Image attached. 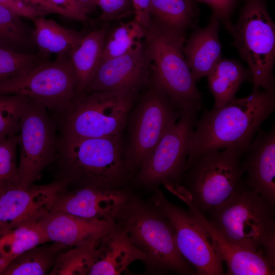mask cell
I'll return each instance as SVG.
<instances>
[{"label": "cell", "mask_w": 275, "mask_h": 275, "mask_svg": "<svg viewBox=\"0 0 275 275\" xmlns=\"http://www.w3.org/2000/svg\"><path fill=\"white\" fill-rule=\"evenodd\" d=\"M135 93L96 91L74 96L62 113L52 115L59 134L101 138L121 134Z\"/></svg>", "instance_id": "6"}, {"label": "cell", "mask_w": 275, "mask_h": 275, "mask_svg": "<svg viewBox=\"0 0 275 275\" xmlns=\"http://www.w3.org/2000/svg\"><path fill=\"white\" fill-rule=\"evenodd\" d=\"M165 188L182 201L204 230L214 251L227 265V275L274 274V266L262 254L243 250L230 243L192 203L185 186L168 182Z\"/></svg>", "instance_id": "15"}, {"label": "cell", "mask_w": 275, "mask_h": 275, "mask_svg": "<svg viewBox=\"0 0 275 275\" xmlns=\"http://www.w3.org/2000/svg\"><path fill=\"white\" fill-rule=\"evenodd\" d=\"M76 76L70 54H58L0 85V94H19L41 102L52 115L70 105L76 92Z\"/></svg>", "instance_id": "9"}, {"label": "cell", "mask_w": 275, "mask_h": 275, "mask_svg": "<svg viewBox=\"0 0 275 275\" xmlns=\"http://www.w3.org/2000/svg\"><path fill=\"white\" fill-rule=\"evenodd\" d=\"M4 268H4L3 266H2L1 265H0V275H1V273H2V271H3V270L4 269Z\"/></svg>", "instance_id": "41"}, {"label": "cell", "mask_w": 275, "mask_h": 275, "mask_svg": "<svg viewBox=\"0 0 275 275\" xmlns=\"http://www.w3.org/2000/svg\"><path fill=\"white\" fill-rule=\"evenodd\" d=\"M150 69V61L142 42L121 56L101 62L85 92L136 93L148 84Z\"/></svg>", "instance_id": "16"}, {"label": "cell", "mask_w": 275, "mask_h": 275, "mask_svg": "<svg viewBox=\"0 0 275 275\" xmlns=\"http://www.w3.org/2000/svg\"><path fill=\"white\" fill-rule=\"evenodd\" d=\"M57 178L75 188L95 186L118 188L126 179L121 134L101 138L59 135Z\"/></svg>", "instance_id": "2"}, {"label": "cell", "mask_w": 275, "mask_h": 275, "mask_svg": "<svg viewBox=\"0 0 275 275\" xmlns=\"http://www.w3.org/2000/svg\"><path fill=\"white\" fill-rule=\"evenodd\" d=\"M243 153L235 147L212 151L186 170L184 186L192 203L201 212L212 214L245 187L240 161Z\"/></svg>", "instance_id": "8"}, {"label": "cell", "mask_w": 275, "mask_h": 275, "mask_svg": "<svg viewBox=\"0 0 275 275\" xmlns=\"http://www.w3.org/2000/svg\"><path fill=\"white\" fill-rule=\"evenodd\" d=\"M0 4L21 17L32 20L36 17L43 15L38 9L21 0H0Z\"/></svg>", "instance_id": "37"}, {"label": "cell", "mask_w": 275, "mask_h": 275, "mask_svg": "<svg viewBox=\"0 0 275 275\" xmlns=\"http://www.w3.org/2000/svg\"><path fill=\"white\" fill-rule=\"evenodd\" d=\"M144 38L145 29L134 19L121 23L106 36L100 63L126 53Z\"/></svg>", "instance_id": "29"}, {"label": "cell", "mask_w": 275, "mask_h": 275, "mask_svg": "<svg viewBox=\"0 0 275 275\" xmlns=\"http://www.w3.org/2000/svg\"><path fill=\"white\" fill-rule=\"evenodd\" d=\"M150 14L159 25L184 35L196 23L195 4L186 0H150Z\"/></svg>", "instance_id": "25"}, {"label": "cell", "mask_w": 275, "mask_h": 275, "mask_svg": "<svg viewBox=\"0 0 275 275\" xmlns=\"http://www.w3.org/2000/svg\"><path fill=\"white\" fill-rule=\"evenodd\" d=\"M207 4L212 11L211 17L222 22L228 31L232 23V14L236 6L237 0H194Z\"/></svg>", "instance_id": "35"}, {"label": "cell", "mask_w": 275, "mask_h": 275, "mask_svg": "<svg viewBox=\"0 0 275 275\" xmlns=\"http://www.w3.org/2000/svg\"><path fill=\"white\" fill-rule=\"evenodd\" d=\"M186 1L191 3H195L194 0H186Z\"/></svg>", "instance_id": "42"}, {"label": "cell", "mask_w": 275, "mask_h": 275, "mask_svg": "<svg viewBox=\"0 0 275 275\" xmlns=\"http://www.w3.org/2000/svg\"><path fill=\"white\" fill-rule=\"evenodd\" d=\"M60 9L64 16L80 21L87 20V13L78 0H47Z\"/></svg>", "instance_id": "36"}, {"label": "cell", "mask_w": 275, "mask_h": 275, "mask_svg": "<svg viewBox=\"0 0 275 275\" xmlns=\"http://www.w3.org/2000/svg\"><path fill=\"white\" fill-rule=\"evenodd\" d=\"M18 134L0 141V195L19 187L16 149Z\"/></svg>", "instance_id": "31"}, {"label": "cell", "mask_w": 275, "mask_h": 275, "mask_svg": "<svg viewBox=\"0 0 275 275\" xmlns=\"http://www.w3.org/2000/svg\"><path fill=\"white\" fill-rule=\"evenodd\" d=\"M115 223L146 255L145 263L150 270L197 274L180 254L170 222L153 204L149 205L131 197L118 213Z\"/></svg>", "instance_id": "3"}, {"label": "cell", "mask_w": 275, "mask_h": 275, "mask_svg": "<svg viewBox=\"0 0 275 275\" xmlns=\"http://www.w3.org/2000/svg\"><path fill=\"white\" fill-rule=\"evenodd\" d=\"M38 223L48 241L77 247L98 240L117 226L115 222L84 218L61 211H51Z\"/></svg>", "instance_id": "19"}, {"label": "cell", "mask_w": 275, "mask_h": 275, "mask_svg": "<svg viewBox=\"0 0 275 275\" xmlns=\"http://www.w3.org/2000/svg\"><path fill=\"white\" fill-rule=\"evenodd\" d=\"M208 86L214 99L213 108H220L234 99L241 84L251 80V74L238 61L221 59L207 76Z\"/></svg>", "instance_id": "24"}, {"label": "cell", "mask_w": 275, "mask_h": 275, "mask_svg": "<svg viewBox=\"0 0 275 275\" xmlns=\"http://www.w3.org/2000/svg\"><path fill=\"white\" fill-rule=\"evenodd\" d=\"M152 201L170 222L180 254L197 274H224L222 261L203 227L190 212L168 200L158 187L155 188Z\"/></svg>", "instance_id": "13"}, {"label": "cell", "mask_w": 275, "mask_h": 275, "mask_svg": "<svg viewBox=\"0 0 275 275\" xmlns=\"http://www.w3.org/2000/svg\"><path fill=\"white\" fill-rule=\"evenodd\" d=\"M30 100L19 94H0V141L18 134Z\"/></svg>", "instance_id": "30"}, {"label": "cell", "mask_w": 275, "mask_h": 275, "mask_svg": "<svg viewBox=\"0 0 275 275\" xmlns=\"http://www.w3.org/2000/svg\"><path fill=\"white\" fill-rule=\"evenodd\" d=\"M146 258L117 224L94 244L88 258L86 274H120L133 262H145Z\"/></svg>", "instance_id": "18"}, {"label": "cell", "mask_w": 275, "mask_h": 275, "mask_svg": "<svg viewBox=\"0 0 275 275\" xmlns=\"http://www.w3.org/2000/svg\"><path fill=\"white\" fill-rule=\"evenodd\" d=\"M228 32L247 63L253 89L274 91L275 25L265 0H244L238 19Z\"/></svg>", "instance_id": "7"}, {"label": "cell", "mask_w": 275, "mask_h": 275, "mask_svg": "<svg viewBox=\"0 0 275 275\" xmlns=\"http://www.w3.org/2000/svg\"><path fill=\"white\" fill-rule=\"evenodd\" d=\"M106 36L104 28L92 31L70 53L76 76L74 96L85 92L99 65Z\"/></svg>", "instance_id": "22"}, {"label": "cell", "mask_w": 275, "mask_h": 275, "mask_svg": "<svg viewBox=\"0 0 275 275\" xmlns=\"http://www.w3.org/2000/svg\"><path fill=\"white\" fill-rule=\"evenodd\" d=\"M144 39L153 78L177 109L182 113L197 111L201 106L202 96L184 56L185 35L171 32L151 20L145 29Z\"/></svg>", "instance_id": "5"}, {"label": "cell", "mask_w": 275, "mask_h": 275, "mask_svg": "<svg viewBox=\"0 0 275 275\" xmlns=\"http://www.w3.org/2000/svg\"><path fill=\"white\" fill-rule=\"evenodd\" d=\"M33 21V36L38 53L46 58L51 53L70 54L86 35L65 28L43 16L36 17Z\"/></svg>", "instance_id": "23"}, {"label": "cell", "mask_w": 275, "mask_h": 275, "mask_svg": "<svg viewBox=\"0 0 275 275\" xmlns=\"http://www.w3.org/2000/svg\"><path fill=\"white\" fill-rule=\"evenodd\" d=\"M241 166L248 174L246 188L275 203V130L260 131Z\"/></svg>", "instance_id": "20"}, {"label": "cell", "mask_w": 275, "mask_h": 275, "mask_svg": "<svg viewBox=\"0 0 275 275\" xmlns=\"http://www.w3.org/2000/svg\"><path fill=\"white\" fill-rule=\"evenodd\" d=\"M34 246L12 260L1 275H43L50 271L58 255L67 248L53 242Z\"/></svg>", "instance_id": "26"}, {"label": "cell", "mask_w": 275, "mask_h": 275, "mask_svg": "<svg viewBox=\"0 0 275 275\" xmlns=\"http://www.w3.org/2000/svg\"><path fill=\"white\" fill-rule=\"evenodd\" d=\"M78 1L87 14L97 6V0H78Z\"/></svg>", "instance_id": "40"}, {"label": "cell", "mask_w": 275, "mask_h": 275, "mask_svg": "<svg viewBox=\"0 0 275 275\" xmlns=\"http://www.w3.org/2000/svg\"><path fill=\"white\" fill-rule=\"evenodd\" d=\"M69 187L64 179L42 185L17 187L0 195V233L38 222L51 212L58 198Z\"/></svg>", "instance_id": "14"}, {"label": "cell", "mask_w": 275, "mask_h": 275, "mask_svg": "<svg viewBox=\"0 0 275 275\" xmlns=\"http://www.w3.org/2000/svg\"><path fill=\"white\" fill-rule=\"evenodd\" d=\"M220 23L211 16L209 24L195 30L184 43V56L196 81L207 76L222 59V46L218 36Z\"/></svg>", "instance_id": "21"}, {"label": "cell", "mask_w": 275, "mask_h": 275, "mask_svg": "<svg viewBox=\"0 0 275 275\" xmlns=\"http://www.w3.org/2000/svg\"><path fill=\"white\" fill-rule=\"evenodd\" d=\"M19 16L0 4V48L20 53H34L33 31Z\"/></svg>", "instance_id": "28"}, {"label": "cell", "mask_w": 275, "mask_h": 275, "mask_svg": "<svg viewBox=\"0 0 275 275\" xmlns=\"http://www.w3.org/2000/svg\"><path fill=\"white\" fill-rule=\"evenodd\" d=\"M48 242L38 222L0 233V265L5 268L27 250Z\"/></svg>", "instance_id": "27"}, {"label": "cell", "mask_w": 275, "mask_h": 275, "mask_svg": "<svg viewBox=\"0 0 275 275\" xmlns=\"http://www.w3.org/2000/svg\"><path fill=\"white\" fill-rule=\"evenodd\" d=\"M96 241L85 245L74 247L66 252H61L49 274H86L88 258Z\"/></svg>", "instance_id": "33"}, {"label": "cell", "mask_w": 275, "mask_h": 275, "mask_svg": "<svg viewBox=\"0 0 275 275\" xmlns=\"http://www.w3.org/2000/svg\"><path fill=\"white\" fill-rule=\"evenodd\" d=\"M59 138L53 116L40 101L30 97L18 133L19 187L34 183L56 158Z\"/></svg>", "instance_id": "11"}, {"label": "cell", "mask_w": 275, "mask_h": 275, "mask_svg": "<svg viewBox=\"0 0 275 275\" xmlns=\"http://www.w3.org/2000/svg\"><path fill=\"white\" fill-rule=\"evenodd\" d=\"M273 206L244 187L211 214L210 221L237 248L264 255L275 266V221Z\"/></svg>", "instance_id": "4"}, {"label": "cell", "mask_w": 275, "mask_h": 275, "mask_svg": "<svg viewBox=\"0 0 275 275\" xmlns=\"http://www.w3.org/2000/svg\"><path fill=\"white\" fill-rule=\"evenodd\" d=\"M275 109L274 91L253 89L250 95L235 97L218 108L206 110L196 123L185 167L212 151L235 147L249 151L262 123Z\"/></svg>", "instance_id": "1"}, {"label": "cell", "mask_w": 275, "mask_h": 275, "mask_svg": "<svg viewBox=\"0 0 275 275\" xmlns=\"http://www.w3.org/2000/svg\"><path fill=\"white\" fill-rule=\"evenodd\" d=\"M196 112H184L167 130L139 169L136 178L140 183L156 188L165 183L178 182L185 171Z\"/></svg>", "instance_id": "12"}, {"label": "cell", "mask_w": 275, "mask_h": 275, "mask_svg": "<svg viewBox=\"0 0 275 275\" xmlns=\"http://www.w3.org/2000/svg\"><path fill=\"white\" fill-rule=\"evenodd\" d=\"M24 3L36 8L43 14L55 13L64 16L63 13L58 8L51 4L47 0H21Z\"/></svg>", "instance_id": "39"}, {"label": "cell", "mask_w": 275, "mask_h": 275, "mask_svg": "<svg viewBox=\"0 0 275 275\" xmlns=\"http://www.w3.org/2000/svg\"><path fill=\"white\" fill-rule=\"evenodd\" d=\"M101 10V21H111L122 18L133 13L131 0H97Z\"/></svg>", "instance_id": "34"}, {"label": "cell", "mask_w": 275, "mask_h": 275, "mask_svg": "<svg viewBox=\"0 0 275 275\" xmlns=\"http://www.w3.org/2000/svg\"><path fill=\"white\" fill-rule=\"evenodd\" d=\"M47 60L38 53H20L0 48V85Z\"/></svg>", "instance_id": "32"}, {"label": "cell", "mask_w": 275, "mask_h": 275, "mask_svg": "<svg viewBox=\"0 0 275 275\" xmlns=\"http://www.w3.org/2000/svg\"><path fill=\"white\" fill-rule=\"evenodd\" d=\"M134 18L144 29L149 27L151 18L150 14V0H131Z\"/></svg>", "instance_id": "38"}, {"label": "cell", "mask_w": 275, "mask_h": 275, "mask_svg": "<svg viewBox=\"0 0 275 275\" xmlns=\"http://www.w3.org/2000/svg\"><path fill=\"white\" fill-rule=\"evenodd\" d=\"M176 109L152 77L130 124L129 142L124 152L129 172L139 170L167 130L181 117L183 113Z\"/></svg>", "instance_id": "10"}, {"label": "cell", "mask_w": 275, "mask_h": 275, "mask_svg": "<svg viewBox=\"0 0 275 275\" xmlns=\"http://www.w3.org/2000/svg\"><path fill=\"white\" fill-rule=\"evenodd\" d=\"M131 197L118 188L95 186L74 188L64 191L51 211H61L102 221L115 222L118 213Z\"/></svg>", "instance_id": "17"}]
</instances>
